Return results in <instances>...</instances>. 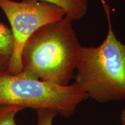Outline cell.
<instances>
[{
	"instance_id": "1",
	"label": "cell",
	"mask_w": 125,
	"mask_h": 125,
	"mask_svg": "<svg viewBox=\"0 0 125 125\" xmlns=\"http://www.w3.org/2000/svg\"><path fill=\"white\" fill-rule=\"evenodd\" d=\"M73 21L65 15L36 30L23 48L22 71L45 82L69 85L74 78L82 49Z\"/></svg>"
},
{
	"instance_id": "2",
	"label": "cell",
	"mask_w": 125,
	"mask_h": 125,
	"mask_svg": "<svg viewBox=\"0 0 125 125\" xmlns=\"http://www.w3.org/2000/svg\"><path fill=\"white\" fill-rule=\"evenodd\" d=\"M108 21L106 38L98 46H82L75 74V83L98 102L125 100V43L112 29L110 7L103 5Z\"/></svg>"
},
{
	"instance_id": "3",
	"label": "cell",
	"mask_w": 125,
	"mask_h": 125,
	"mask_svg": "<svg viewBox=\"0 0 125 125\" xmlns=\"http://www.w3.org/2000/svg\"><path fill=\"white\" fill-rule=\"evenodd\" d=\"M89 97L75 83L60 86L41 81L30 73L0 75V105H16L34 111L51 108L65 118L74 114Z\"/></svg>"
},
{
	"instance_id": "4",
	"label": "cell",
	"mask_w": 125,
	"mask_h": 125,
	"mask_svg": "<svg viewBox=\"0 0 125 125\" xmlns=\"http://www.w3.org/2000/svg\"><path fill=\"white\" fill-rule=\"evenodd\" d=\"M2 10L10 25L14 51L7 74L22 71L21 55L25 43L42 26L62 19L65 13L61 8L51 3L36 0H0Z\"/></svg>"
},
{
	"instance_id": "5",
	"label": "cell",
	"mask_w": 125,
	"mask_h": 125,
	"mask_svg": "<svg viewBox=\"0 0 125 125\" xmlns=\"http://www.w3.org/2000/svg\"><path fill=\"white\" fill-rule=\"evenodd\" d=\"M14 51L10 29L0 22V75L7 74Z\"/></svg>"
},
{
	"instance_id": "6",
	"label": "cell",
	"mask_w": 125,
	"mask_h": 125,
	"mask_svg": "<svg viewBox=\"0 0 125 125\" xmlns=\"http://www.w3.org/2000/svg\"><path fill=\"white\" fill-rule=\"evenodd\" d=\"M45 1L58 6L64 10L65 15L73 20H79L85 16L88 9L87 0H36Z\"/></svg>"
},
{
	"instance_id": "7",
	"label": "cell",
	"mask_w": 125,
	"mask_h": 125,
	"mask_svg": "<svg viewBox=\"0 0 125 125\" xmlns=\"http://www.w3.org/2000/svg\"><path fill=\"white\" fill-rule=\"evenodd\" d=\"M23 109L16 105H0V125H19L16 122V115Z\"/></svg>"
},
{
	"instance_id": "8",
	"label": "cell",
	"mask_w": 125,
	"mask_h": 125,
	"mask_svg": "<svg viewBox=\"0 0 125 125\" xmlns=\"http://www.w3.org/2000/svg\"><path fill=\"white\" fill-rule=\"evenodd\" d=\"M35 111L37 114V125H52L54 117L58 114L55 110L51 108H40Z\"/></svg>"
},
{
	"instance_id": "9",
	"label": "cell",
	"mask_w": 125,
	"mask_h": 125,
	"mask_svg": "<svg viewBox=\"0 0 125 125\" xmlns=\"http://www.w3.org/2000/svg\"><path fill=\"white\" fill-rule=\"evenodd\" d=\"M121 119L122 123H125V108L122 111L121 115Z\"/></svg>"
},
{
	"instance_id": "10",
	"label": "cell",
	"mask_w": 125,
	"mask_h": 125,
	"mask_svg": "<svg viewBox=\"0 0 125 125\" xmlns=\"http://www.w3.org/2000/svg\"><path fill=\"white\" fill-rule=\"evenodd\" d=\"M100 2H101L102 5H104L107 3V1H108V0H100Z\"/></svg>"
},
{
	"instance_id": "11",
	"label": "cell",
	"mask_w": 125,
	"mask_h": 125,
	"mask_svg": "<svg viewBox=\"0 0 125 125\" xmlns=\"http://www.w3.org/2000/svg\"><path fill=\"white\" fill-rule=\"evenodd\" d=\"M122 125H125V123H122Z\"/></svg>"
}]
</instances>
